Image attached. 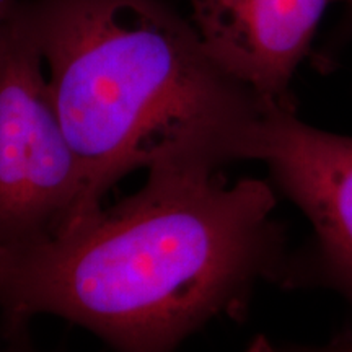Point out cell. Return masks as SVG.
Instances as JSON below:
<instances>
[{"mask_svg": "<svg viewBox=\"0 0 352 352\" xmlns=\"http://www.w3.org/2000/svg\"><path fill=\"white\" fill-rule=\"evenodd\" d=\"M327 351H352V340L351 338H341V340L333 341L328 347H323Z\"/></svg>", "mask_w": 352, "mask_h": 352, "instance_id": "52a82bcc", "label": "cell"}, {"mask_svg": "<svg viewBox=\"0 0 352 352\" xmlns=\"http://www.w3.org/2000/svg\"><path fill=\"white\" fill-rule=\"evenodd\" d=\"M259 162L314 230L290 256L284 287L333 290L352 308V135L307 124L296 108L272 107Z\"/></svg>", "mask_w": 352, "mask_h": 352, "instance_id": "277c9868", "label": "cell"}, {"mask_svg": "<svg viewBox=\"0 0 352 352\" xmlns=\"http://www.w3.org/2000/svg\"><path fill=\"white\" fill-rule=\"evenodd\" d=\"M23 16L82 166L76 220L135 170L259 162L276 104L227 72L164 0H25Z\"/></svg>", "mask_w": 352, "mask_h": 352, "instance_id": "7a4b0ae2", "label": "cell"}, {"mask_svg": "<svg viewBox=\"0 0 352 352\" xmlns=\"http://www.w3.org/2000/svg\"><path fill=\"white\" fill-rule=\"evenodd\" d=\"M210 56L272 104L296 108L294 76L336 0H188Z\"/></svg>", "mask_w": 352, "mask_h": 352, "instance_id": "5b68a950", "label": "cell"}, {"mask_svg": "<svg viewBox=\"0 0 352 352\" xmlns=\"http://www.w3.org/2000/svg\"><path fill=\"white\" fill-rule=\"evenodd\" d=\"M43 65L21 7L0 60V248L51 239L80 214L82 166Z\"/></svg>", "mask_w": 352, "mask_h": 352, "instance_id": "3957f363", "label": "cell"}, {"mask_svg": "<svg viewBox=\"0 0 352 352\" xmlns=\"http://www.w3.org/2000/svg\"><path fill=\"white\" fill-rule=\"evenodd\" d=\"M21 7L23 0H0V60L20 20Z\"/></svg>", "mask_w": 352, "mask_h": 352, "instance_id": "8992f818", "label": "cell"}, {"mask_svg": "<svg viewBox=\"0 0 352 352\" xmlns=\"http://www.w3.org/2000/svg\"><path fill=\"white\" fill-rule=\"evenodd\" d=\"M274 184L220 171L157 168L134 195L51 239L0 248L3 334L38 315L114 349L164 352L209 321L241 320L261 280L285 284Z\"/></svg>", "mask_w": 352, "mask_h": 352, "instance_id": "6da1fadb", "label": "cell"}]
</instances>
